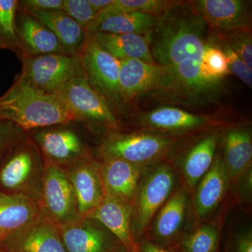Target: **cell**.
<instances>
[{"label": "cell", "instance_id": "1", "mask_svg": "<svg viewBox=\"0 0 252 252\" xmlns=\"http://www.w3.org/2000/svg\"><path fill=\"white\" fill-rule=\"evenodd\" d=\"M207 27L189 1H178L158 16L149 35L151 52L155 64L170 71L173 92L195 94L206 87L200 64L209 38Z\"/></svg>", "mask_w": 252, "mask_h": 252}, {"label": "cell", "instance_id": "2", "mask_svg": "<svg viewBox=\"0 0 252 252\" xmlns=\"http://www.w3.org/2000/svg\"><path fill=\"white\" fill-rule=\"evenodd\" d=\"M0 121H7L22 130L77 121L56 94L32 87L16 77L9 90L0 97Z\"/></svg>", "mask_w": 252, "mask_h": 252}, {"label": "cell", "instance_id": "3", "mask_svg": "<svg viewBox=\"0 0 252 252\" xmlns=\"http://www.w3.org/2000/svg\"><path fill=\"white\" fill-rule=\"evenodd\" d=\"M21 61L22 72L18 77L48 94H56L74 78L84 76L79 55H42Z\"/></svg>", "mask_w": 252, "mask_h": 252}, {"label": "cell", "instance_id": "4", "mask_svg": "<svg viewBox=\"0 0 252 252\" xmlns=\"http://www.w3.org/2000/svg\"><path fill=\"white\" fill-rule=\"evenodd\" d=\"M176 175L167 164H158L144 170L132 200L134 230L141 235L147 230L158 210L170 198Z\"/></svg>", "mask_w": 252, "mask_h": 252}, {"label": "cell", "instance_id": "5", "mask_svg": "<svg viewBox=\"0 0 252 252\" xmlns=\"http://www.w3.org/2000/svg\"><path fill=\"white\" fill-rule=\"evenodd\" d=\"M84 77L89 85L117 112L124 110L119 89L120 61L87 36L79 54Z\"/></svg>", "mask_w": 252, "mask_h": 252}, {"label": "cell", "instance_id": "6", "mask_svg": "<svg viewBox=\"0 0 252 252\" xmlns=\"http://www.w3.org/2000/svg\"><path fill=\"white\" fill-rule=\"evenodd\" d=\"M77 121H88L117 130L120 127L117 112L95 91L86 78H74L56 94Z\"/></svg>", "mask_w": 252, "mask_h": 252}, {"label": "cell", "instance_id": "7", "mask_svg": "<svg viewBox=\"0 0 252 252\" xmlns=\"http://www.w3.org/2000/svg\"><path fill=\"white\" fill-rule=\"evenodd\" d=\"M173 144L167 136L154 132L112 134L104 142L102 152L103 155L146 167L161 158Z\"/></svg>", "mask_w": 252, "mask_h": 252}, {"label": "cell", "instance_id": "8", "mask_svg": "<svg viewBox=\"0 0 252 252\" xmlns=\"http://www.w3.org/2000/svg\"><path fill=\"white\" fill-rule=\"evenodd\" d=\"M119 61V89L125 105L145 93H165L168 89L170 72L167 68L137 59Z\"/></svg>", "mask_w": 252, "mask_h": 252}, {"label": "cell", "instance_id": "9", "mask_svg": "<svg viewBox=\"0 0 252 252\" xmlns=\"http://www.w3.org/2000/svg\"><path fill=\"white\" fill-rule=\"evenodd\" d=\"M207 26L220 36L251 30L250 1L244 0H197L189 1Z\"/></svg>", "mask_w": 252, "mask_h": 252}, {"label": "cell", "instance_id": "10", "mask_svg": "<svg viewBox=\"0 0 252 252\" xmlns=\"http://www.w3.org/2000/svg\"><path fill=\"white\" fill-rule=\"evenodd\" d=\"M44 195L46 209L58 224L77 221L79 214L71 181L61 167L50 160L46 162L44 172Z\"/></svg>", "mask_w": 252, "mask_h": 252}, {"label": "cell", "instance_id": "11", "mask_svg": "<svg viewBox=\"0 0 252 252\" xmlns=\"http://www.w3.org/2000/svg\"><path fill=\"white\" fill-rule=\"evenodd\" d=\"M86 218L100 222L118 239L127 252H140L132 231V204L105 194L99 206Z\"/></svg>", "mask_w": 252, "mask_h": 252}, {"label": "cell", "instance_id": "12", "mask_svg": "<svg viewBox=\"0 0 252 252\" xmlns=\"http://www.w3.org/2000/svg\"><path fill=\"white\" fill-rule=\"evenodd\" d=\"M103 157L100 172L105 194L132 204L141 177L147 167L119 158Z\"/></svg>", "mask_w": 252, "mask_h": 252}, {"label": "cell", "instance_id": "13", "mask_svg": "<svg viewBox=\"0 0 252 252\" xmlns=\"http://www.w3.org/2000/svg\"><path fill=\"white\" fill-rule=\"evenodd\" d=\"M16 28L22 53L20 60L42 55H67L54 33L34 16L17 11Z\"/></svg>", "mask_w": 252, "mask_h": 252}, {"label": "cell", "instance_id": "14", "mask_svg": "<svg viewBox=\"0 0 252 252\" xmlns=\"http://www.w3.org/2000/svg\"><path fill=\"white\" fill-rule=\"evenodd\" d=\"M9 252H67L51 221H33L2 243Z\"/></svg>", "mask_w": 252, "mask_h": 252}, {"label": "cell", "instance_id": "15", "mask_svg": "<svg viewBox=\"0 0 252 252\" xmlns=\"http://www.w3.org/2000/svg\"><path fill=\"white\" fill-rule=\"evenodd\" d=\"M149 34H112L97 32L87 34L104 51L119 61L137 59L155 64L150 49Z\"/></svg>", "mask_w": 252, "mask_h": 252}, {"label": "cell", "instance_id": "16", "mask_svg": "<svg viewBox=\"0 0 252 252\" xmlns=\"http://www.w3.org/2000/svg\"><path fill=\"white\" fill-rule=\"evenodd\" d=\"M79 216L85 217L99 206L105 195L100 165L91 162L75 169L71 177Z\"/></svg>", "mask_w": 252, "mask_h": 252}, {"label": "cell", "instance_id": "17", "mask_svg": "<svg viewBox=\"0 0 252 252\" xmlns=\"http://www.w3.org/2000/svg\"><path fill=\"white\" fill-rule=\"evenodd\" d=\"M38 213L28 197L0 191V243L34 221Z\"/></svg>", "mask_w": 252, "mask_h": 252}, {"label": "cell", "instance_id": "18", "mask_svg": "<svg viewBox=\"0 0 252 252\" xmlns=\"http://www.w3.org/2000/svg\"><path fill=\"white\" fill-rule=\"evenodd\" d=\"M223 164L229 182L236 180L252 166L251 127L239 126L227 130L223 137Z\"/></svg>", "mask_w": 252, "mask_h": 252}, {"label": "cell", "instance_id": "19", "mask_svg": "<svg viewBox=\"0 0 252 252\" xmlns=\"http://www.w3.org/2000/svg\"><path fill=\"white\" fill-rule=\"evenodd\" d=\"M195 196L197 216L204 219L215 210L230 183L223 159L215 157L210 170L200 180Z\"/></svg>", "mask_w": 252, "mask_h": 252}, {"label": "cell", "instance_id": "20", "mask_svg": "<svg viewBox=\"0 0 252 252\" xmlns=\"http://www.w3.org/2000/svg\"><path fill=\"white\" fill-rule=\"evenodd\" d=\"M30 15L39 20L54 33L66 54H79L87 39V32L62 10L40 11Z\"/></svg>", "mask_w": 252, "mask_h": 252}, {"label": "cell", "instance_id": "21", "mask_svg": "<svg viewBox=\"0 0 252 252\" xmlns=\"http://www.w3.org/2000/svg\"><path fill=\"white\" fill-rule=\"evenodd\" d=\"M140 122L155 130L185 132L207 126L210 119L177 107H162L142 114Z\"/></svg>", "mask_w": 252, "mask_h": 252}, {"label": "cell", "instance_id": "22", "mask_svg": "<svg viewBox=\"0 0 252 252\" xmlns=\"http://www.w3.org/2000/svg\"><path fill=\"white\" fill-rule=\"evenodd\" d=\"M67 252H113L114 244L101 228L77 221L60 225Z\"/></svg>", "mask_w": 252, "mask_h": 252}, {"label": "cell", "instance_id": "23", "mask_svg": "<svg viewBox=\"0 0 252 252\" xmlns=\"http://www.w3.org/2000/svg\"><path fill=\"white\" fill-rule=\"evenodd\" d=\"M158 16L139 12L119 13L99 16L87 30V34L105 32L112 34H149L155 27Z\"/></svg>", "mask_w": 252, "mask_h": 252}, {"label": "cell", "instance_id": "24", "mask_svg": "<svg viewBox=\"0 0 252 252\" xmlns=\"http://www.w3.org/2000/svg\"><path fill=\"white\" fill-rule=\"evenodd\" d=\"M218 135L210 134L200 139L187 154L182 163L186 184L190 188L198 185L210 170L215 158Z\"/></svg>", "mask_w": 252, "mask_h": 252}, {"label": "cell", "instance_id": "25", "mask_svg": "<svg viewBox=\"0 0 252 252\" xmlns=\"http://www.w3.org/2000/svg\"><path fill=\"white\" fill-rule=\"evenodd\" d=\"M187 204V193L182 189L167 199L154 221L153 235L157 240L170 241L177 236L185 223Z\"/></svg>", "mask_w": 252, "mask_h": 252}, {"label": "cell", "instance_id": "26", "mask_svg": "<svg viewBox=\"0 0 252 252\" xmlns=\"http://www.w3.org/2000/svg\"><path fill=\"white\" fill-rule=\"evenodd\" d=\"M38 143L48 157L59 160H67L80 157L84 145L72 131L55 130L41 132L36 137Z\"/></svg>", "mask_w": 252, "mask_h": 252}, {"label": "cell", "instance_id": "27", "mask_svg": "<svg viewBox=\"0 0 252 252\" xmlns=\"http://www.w3.org/2000/svg\"><path fill=\"white\" fill-rule=\"evenodd\" d=\"M32 154L25 148L5 158L0 165V191L10 193L23 185L31 173Z\"/></svg>", "mask_w": 252, "mask_h": 252}, {"label": "cell", "instance_id": "28", "mask_svg": "<svg viewBox=\"0 0 252 252\" xmlns=\"http://www.w3.org/2000/svg\"><path fill=\"white\" fill-rule=\"evenodd\" d=\"M200 73L207 82L220 86L223 78L230 73L226 57L219 44L217 36L207 39L200 64Z\"/></svg>", "mask_w": 252, "mask_h": 252}, {"label": "cell", "instance_id": "29", "mask_svg": "<svg viewBox=\"0 0 252 252\" xmlns=\"http://www.w3.org/2000/svg\"><path fill=\"white\" fill-rule=\"evenodd\" d=\"M17 0H0V49L9 50L21 58V45L16 28Z\"/></svg>", "mask_w": 252, "mask_h": 252}, {"label": "cell", "instance_id": "30", "mask_svg": "<svg viewBox=\"0 0 252 252\" xmlns=\"http://www.w3.org/2000/svg\"><path fill=\"white\" fill-rule=\"evenodd\" d=\"M178 1L170 0H113L112 4L98 13L99 16L119 13L139 12L159 16Z\"/></svg>", "mask_w": 252, "mask_h": 252}, {"label": "cell", "instance_id": "31", "mask_svg": "<svg viewBox=\"0 0 252 252\" xmlns=\"http://www.w3.org/2000/svg\"><path fill=\"white\" fill-rule=\"evenodd\" d=\"M219 233L215 225L203 224L198 227L184 240L183 252H217Z\"/></svg>", "mask_w": 252, "mask_h": 252}, {"label": "cell", "instance_id": "32", "mask_svg": "<svg viewBox=\"0 0 252 252\" xmlns=\"http://www.w3.org/2000/svg\"><path fill=\"white\" fill-rule=\"evenodd\" d=\"M61 10L86 31L94 22L97 15L89 0H63Z\"/></svg>", "mask_w": 252, "mask_h": 252}, {"label": "cell", "instance_id": "33", "mask_svg": "<svg viewBox=\"0 0 252 252\" xmlns=\"http://www.w3.org/2000/svg\"><path fill=\"white\" fill-rule=\"evenodd\" d=\"M219 35V34H218ZM244 62L252 69V37L251 30L237 32L220 36Z\"/></svg>", "mask_w": 252, "mask_h": 252}, {"label": "cell", "instance_id": "34", "mask_svg": "<svg viewBox=\"0 0 252 252\" xmlns=\"http://www.w3.org/2000/svg\"><path fill=\"white\" fill-rule=\"evenodd\" d=\"M219 44L224 52L230 72L239 78L250 89H252V69L235 54L233 50L218 34Z\"/></svg>", "mask_w": 252, "mask_h": 252}, {"label": "cell", "instance_id": "35", "mask_svg": "<svg viewBox=\"0 0 252 252\" xmlns=\"http://www.w3.org/2000/svg\"><path fill=\"white\" fill-rule=\"evenodd\" d=\"M63 0H22L18 1V11L31 14L40 11L62 9Z\"/></svg>", "mask_w": 252, "mask_h": 252}, {"label": "cell", "instance_id": "36", "mask_svg": "<svg viewBox=\"0 0 252 252\" xmlns=\"http://www.w3.org/2000/svg\"><path fill=\"white\" fill-rule=\"evenodd\" d=\"M22 130L13 123L0 121V165L4 161L3 158L9 152L14 142L15 134Z\"/></svg>", "mask_w": 252, "mask_h": 252}, {"label": "cell", "instance_id": "37", "mask_svg": "<svg viewBox=\"0 0 252 252\" xmlns=\"http://www.w3.org/2000/svg\"><path fill=\"white\" fill-rule=\"evenodd\" d=\"M235 252H252L251 231L244 233L238 238L235 245Z\"/></svg>", "mask_w": 252, "mask_h": 252}, {"label": "cell", "instance_id": "38", "mask_svg": "<svg viewBox=\"0 0 252 252\" xmlns=\"http://www.w3.org/2000/svg\"><path fill=\"white\" fill-rule=\"evenodd\" d=\"M139 247L140 252H171L160 245L151 242H143Z\"/></svg>", "mask_w": 252, "mask_h": 252}, {"label": "cell", "instance_id": "39", "mask_svg": "<svg viewBox=\"0 0 252 252\" xmlns=\"http://www.w3.org/2000/svg\"><path fill=\"white\" fill-rule=\"evenodd\" d=\"M113 0H89L93 9L98 14L112 4Z\"/></svg>", "mask_w": 252, "mask_h": 252}, {"label": "cell", "instance_id": "40", "mask_svg": "<svg viewBox=\"0 0 252 252\" xmlns=\"http://www.w3.org/2000/svg\"><path fill=\"white\" fill-rule=\"evenodd\" d=\"M0 252H6V250H5L4 247L1 245V244H0Z\"/></svg>", "mask_w": 252, "mask_h": 252}, {"label": "cell", "instance_id": "41", "mask_svg": "<svg viewBox=\"0 0 252 252\" xmlns=\"http://www.w3.org/2000/svg\"></svg>", "mask_w": 252, "mask_h": 252}]
</instances>
